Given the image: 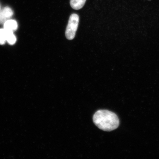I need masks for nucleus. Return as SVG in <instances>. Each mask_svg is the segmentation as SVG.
<instances>
[{"label":"nucleus","mask_w":159,"mask_h":159,"mask_svg":"<svg viewBox=\"0 0 159 159\" xmlns=\"http://www.w3.org/2000/svg\"><path fill=\"white\" fill-rule=\"evenodd\" d=\"M86 0H70V4L71 7L75 10H79L83 8Z\"/></svg>","instance_id":"nucleus-5"},{"label":"nucleus","mask_w":159,"mask_h":159,"mask_svg":"<svg viewBox=\"0 0 159 159\" xmlns=\"http://www.w3.org/2000/svg\"><path fill=\"white\" fill-rule=\"evenodd\" d=\"M13 12L12 9L9 7H5L0 11V24H3L10 19L13 15Z\"/></svg>","instance_id":"nucleus-3"},{"label":"nucleus","mask_w":159,"mask_h":159,"mask_svg":"<svg viewBox=\"0 0 159 159\" xmlns=\"http://www.w3.org/2000/svg\"><path fill=\"white\" fill-rule=\"evenodd\" d=\"M6 30L7 31V39H6V41L9 43L10 45L14 44L16 42V38L15 35L13 34V31Z\"/></svg>","instance_id":"nucleus-6"},{"label":"nucleus","mask_w":159,"mask_h":159,"mask_svg":"<svg viewBox=\"0 0 159 159\" xmlns=\"http://www.w3.org/2000/svg\"><path fill=\"white\" fill-rule=\"evenodd\" d=\"M18 24L16 21L13 20H9L4 24V29L11 31L17 30Z\"/></svg>","instance_id":"nucleus-4"},{"label":"nucleus","mask_w":159,"mask_h":159,"mask_svg":"<svg viewBox=\"0 0 159 159\" xmlns=\"http://www.w3.org/2000/svg\"><path fill=\"white\" fill-rule=\"evenodd\" d=\"M7 39V31L5 29H0V44L3 45Z\"/></svg>","instance_id":"nucleus-7"},{"label":"nucleus","mask_w":159,"mask_h":159,"mask_svg":"<svg viewBox=\"0 0 159 159\" xmlns=\"http://www.w3.org/2000/svg\"><path fill=\"white\" fill-rule=\"evenodd\" d=\"M94 124L100 129L111 131L119 127V120L116 114L106 110L97 111L93 117Z\"/></svg>","instance_id":"nucleus-1"},{"label":"nucleus","mask_w":159,"mask_h":159,"mask_svg":"<svg viewBox=\"0 0 159 159\" xmlns=\"http://www.w3.org/2000/svg\"><path fill=\"white\" fill-rule=\"evenodd\" d=\"M79 22V17L78 15L74 13L70 16L66 31V36L68 39L71 40L75 38Z\"/></svg>","instance_id":"nucleus-2"},{"label":"nucleus","mask_w":159,"mask_h":159,"mask_svg":"<svg viewBox=\"0 0 159 159\" xmlns=\"http://www.w3.org/2000/svg\"><path fill=\"white\" fill-rule=\"evenodd\" d=\"M0 11H1V8H0Z\"/></svg>","instance_id":"nucleus-8"}]
</instances>
